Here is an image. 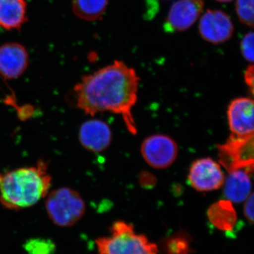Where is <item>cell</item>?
Segmentation results:
<instances>
[{"instance_id":"18","label":"cell","mask_w":254,"mask_h":254,"mask_svg":"<svg viewBox=\"0 0 254 254\" xmlns=\"http://www.w3.org/2000/svg\"><path fill=\"white\" fill-rule=\"evenodd\" d=\"M23 249L28 254H55L57 247L52 240L35 238L24 243Z\"/></svg>"},{"instance_id":"11","label":"cell","mask_w":254,"mask_h":254,"mask_svg":"<svg viewBox=\"0 0 254 254\" xmlns=\"http://www.w3.org/2000/svg\"><path fill=\"white\" fill-rule=\"evenodd\" d=\"M28 54L24 46L17 43L0 46V74L6 79L20 77L27 69Z\"/></svg>"},{"instance_id":"2","label":"cell","mask_w":254,"mask_h":254,"mask_svg":"<svg viewBox=\"0 0 254 254\" xmlns=\"http://www.w3.org/2000/svg\"><path fill=\"white\" fill-rule=\"evenodd\" d=\"M51 184L47 164L42 160L36 166L0 173V202L9 210L29 208L46 198Z\"/></svg>"},{"instance_id":"8","label":"cell","mask_w":254,"mask_h":254,"mask_svg":"<svg viewBox=\"0 0 254 254\" xmlns=\"http://www.w3.org/2000/svg\"><path fill=\"white\" fill-rule=\"evenodd\" d=\"M234 31L231 18L222 10H207L200 18V36L212 44H221L229 41L233 36Z\"/></svg>"},{"instance_id":"1","label":"cell","mask_w":254,"mask_h":254,"mask_svg":"<svg viewBox=\"0 0 254 254\" xmlns=\"http://www.w3.org/2000/svg\"><path fill=\"white\" fill-rule=\"evenodd\" d=\"M138 86L136 71L117 60L81 78L74 87L76 104L91 116L105 111L121 115L128 131L136 135L132 109L138 100Z\"/></svg>"},{"instance_id":"19","label":"cell","mask_w":254,"mask_h":254,"mask_svg":"<svg viewBox=\"0 0 254 254\" xmlns=\"http://www.w3.org/2000/svg\"><path fill=\"white\" fill-rule=\"evenodd\" d=\"M254 0H237L236 12L243 24L253 28L254 23Z\"/></svg>"},{"instance_id":"23","label":"cell","mask_w":254,"mask_h":254,"mask_svg":"<svg viewBox=\"0 0 254 254\" xmlns=\"http://www.w3.org/2000/svg\"><path fill=\"white\" fill-rule=\"evenodd\" d=\"M215 1H219V2H230L233 0H215Z\"/></svg>"},{"instance_id":"12","label":"cell","mask_w":254,"mask_h":254,"mask_svg":"<svg viewBox=\"0 0 254 254\" xmlns=\"http://www.w3.org/2000/svg\"><path fill=\"white\" fill-rule=\"evenodd\" d=\"M113 134L110 127L100 120H88L81 125L79 141L86 149L100 153L110 146Z\"/></svg>"},{"instance_id":"9","label":"cell","mask_w":254,"mask_h":254,"mask_svg":"<svg viewBox=\"0 0 254 254\" xmlns=\"http://www.w3.org/2000/svg\"><path fill=\"white\" fill-rule=\"evenodd\" d=\"M204 7L203 0H178L175 1L164 23V31L167 33L187 31L191 27L201 16Z\"/></svg>"},{"instance_id":"5","label":"cell","mask_w":254,"mask_h":254,"mask_svg":"<svg viewBox=\"0 0 254 254\" xmlns=\"http://www.w3.org/2000/svg\"><path fill=\"white\" fill-rule=\"evenodd\" d=\"M254 134L238 136L232 134L223 144L218 146L219 163L228 173L245 170L253 173Z\"/></svg>"},{"instance_id":"6","label":"cell","mask_w":254,"mask_h":254,"mask_svg":"<svg viewBox=\"0 0 254 254\" xmlns=\"http://www.w3.org/2000/svg\"><path fill=\"white\" fill-rule=\"evenodd\" d=\"M142 156L150 167L168 168L173 165L178 155V145L171 137L156 134L147 137L141 144Z\"/></svg>"},{"instance_id":"15","label":"cell","mask_w":254,"mask_h":254,"mask_svg":"<svg viewBox=\"0 0 254 254\" xmlns=\"http://www.w3.org/2000/svg\"><path fill=\"white\" fill-rule=\"evenodd\" d=\"M232 202L220 200L214 203L208 210L209 221L222 232H232L236 225L237 215Z\"/></svg>"},{"instance_id":"21","label":"cell","mask_w":254,"mask_h":254,"mask_svg":"<svg viewBox=\"0 0 254 254\" xmlns=\"http://www.w3.org/2000/svg\"><path fill=\"white\" fill-rule=\"evenodd\" d=\"M254 195L252 192L247 199L244 201V214L247 220L252 224L254 223Z\"/></svg>"},{"instance_id":"20","label":"cell","mask_w":254,"mask_h":254,"mask_svg":"<svg viewBox=\"0 0 254 254\" xmlns=\"http://www.w3.org/2000/svg\"><path fill=\"white\" fill-rule=\"evenodd\" d=\"M241 52L244 58L250 63H254V33L249 32L242 38L240 44Z\"/></svg>"},{"instance_id":"4","label":"cell","mask_w":254,"mask_h":254,"mask_svg":"<svg viewBox=\"0 0 254 254\" xmlns=\"http://www.w3.org/2000/svg\"><path fill=\"white\" fill-rule=\"evenodd\" d=\"M47 213L55 225L73 226L86 212V203L76 190L67 187L58 189L46 195Z\"/></svg>"},{"instance_id":"16","label":"cell","mask_w":254,"mask_h":254,"mask_svg":"<svg viewBox=\"0 0 254 254\" xmlns=\"http://www.w3.org/2000/svg\"><path fill=\"white\" fill-rule=\"evenodd\" d=\"M109 0H72L73 12L88 21H96L105 14Z\"/></svg>"},{"instance_id":"10","label":"cell","mask_w":254,"mask_h":254,"mask_svg":"<svg viewBox=\"0 0 254 254\" xmlns=\"http://www.w3.org/2000/svg\"><path fill=\"white\" fill-rule=\"evenodd\" d=\"M232 134L238 136L254 134V101L250 98L232 100L227 109Z\"/></svg>"},{"instance_id":"7","label":"cell","mask_w":254,"mask_h":254,"mask_svg":"<svg viewBox=\"0 0 254 254\" xmlns=\"http://www.w3.org/2000/svg\"><path fill=\"white\" fill-rule=\"evenodd\" d=\"M225 175L220 163L210 158L198 159L192 163L188 182L200 192L213 191L223 186Z\"/></svg>"},{"instance_id":"17","label":"cell","mask_w":254,"mask_h":254,"mask_svg":"<svg viewBox=\"0 0 254 254\" xmlns=\"http://www.w3.org/2000/svg\"><path fill=\"white\" fill-rule=\"evenodd\" d=\"M163 254H191L190 237L184 232H178L163 240L160 244Z\"/></svg>"},{"instance_id":"3","label":"cell","mask_w":254,"mask_h":254,"mask_svg":"<svg viewBox=\"0 0 254 254\" xmlns=\"http://www.w3.org/2000/svg\"><path fill=\"white\" fill-rule=\"evenodd\" d=\"M111 235L95 240L98 254H157L158 247L148 237L137 234L130 223L117 221L110 227Z\"/></svg>"},{"instance_id":"14","label":"cell","mask_w":254,"mask_h":254,"mask_svg":"<svg viewBox=\"0 0 254 254\" xmlns=\"http://www.w3.org/2000/svg\"><path fill=\"white\" fill-rule=\"evenodd\" d=\"M26 0H0V27L17 30L27 21Z\"/></svg>"},{"instance_id":"13","label":"cell","mask_w":254,"mask_h":254,"mask_svg":"<svg viewBox=\"0 0 254 254\" xmlns=\"http://www.w3.org/2000/svg\"><path fill=\"white\" fill-rule=\"evenodd\" d=\"M224 182V195L232 203H241L252 193V173L245 170H237L228 173Z\"/></svg>"},{"instance_id":"22","label":"cell","mask_w":254,"mask_h":254,"mask_svg":"<svg viewBox=\"0 0 254 254\" xmlns=\"http://www.w3.org/2000/svg\"><path fill=\"white\" fill-rule=\"evenodd\" d=\"M254 68L252 64L247 67L245 73V80L247 86L250 87V91H254Z\"/></svg>"}]
</instances>
